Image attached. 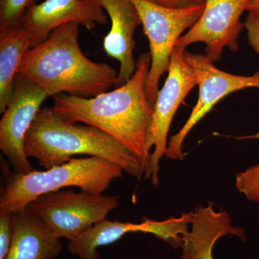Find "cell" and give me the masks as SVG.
<instances>
[{"instance_id": "6da1fadb", "label": "cell", "mask_w": 259, "mask_h": 259, "mask_svg": "<svg viewBox=\"0 0 259 259\" xmlns=\"http://www.w3.org/2000/svg\"><path fill=\"white\" fill-rule=\"evenodd\" d=\"M151 56L145 52L136 61L131 79L111 92L93 97L61 93L53 97L52 111L69 123L96 127L120 143L141 161L146 179L151 178V151L146 134L153 113L146 93Z\"/></svg>"}, {"instance_id": "7a4b0ae2", "label": "cell", "mask_w": 259, "mask_h": 259, "mask_svg": "<svg viewBox=\"0 0 259 259\" xmlns=\"http://www.w3.org/2000/svg\"><path fill=\"white\" fill-rule=\"evenodd\" d=\"M80 25L65 23L45 40L28 49L19 64L17 74L27 78L47 92L49 97L59 94L93 97L117 86L114 68L95 62L81 50Z\"/></svg>"}, {"instance_id": "3957f363", "label": "cell", "mask_w": 259, "mask_h": 259, "mask_svg": "<svg viewBox=\"0 0 259 259\" xmlns=\"http://www.w3.org/2000/svg\"><path fill=\"white\" fill-rule=\"evenodd\" d=\"M24 151L46 170L76 155H88L116 163L130 176L145 175L137 156L110 135L94 126L66 122L48 107L37 112L25 136Z\"/></svg>"}, {"instance_id": "277c9868", "label": "cell", "mask_w": 259, "mask_h": 259, "mask_svg": "<svg viewBox=\"0 0 259 259\" xmlns=\"http://www.w3.org/2000/svg\"><path fill=\"white\" fill-rule=\"evenodd\" d=\"M5 186L0 195V210L10 214L28 207L42 194L76 187L83 192L103 194L112 181L120 178L123 170L105 158L90 156L72 158L69 161L45 170L28 174L10 171L3 166Z\"/></svg>"}, {"instance_id": "5b68a950", "label": "cell", "mask_w": 259, "mask_h": 259, "mask_svg": "<svg viewBox=\"0 0 259 259\" xmlns=\"http://www.w3.org/2000/svg\"><path fill=\"white\" fill-rule=\"evenodd\" d=\"M120 204L118 196L62 190L44 194L28 208L59 238L72 241L90 227L107 219Z\"/></svg>"}, {"instance_id": "8992f818", "label": "cell", "mask_w": 259, "mask_h": 259, "mask_svg": "<svg viewBox=\"0 0 259 259\" xmlns=\"http://www.w3.org/2000/svg\"><path fill=\"white\" fill-rule=\"evenodd\" d=\"M136 6L149 41L151 67L146 93L154 107L162 75L168 71L170 58L182 32L197 23L203 13L204 4L183 8H169L148 0H131Z\"/></svg>"}, {"instance_id": "52a82bcc", "label": "cell", "mask_w": 259, "mask_h": 259, "mask_svg": "<svg viewBox=\"0 0 259 259\" xmlns=\"http://www.w3.org/2000/svg\"><path fill=\"white\" fill-rule=\"evenodd\" d=\"M183 55L197 76L199 97L188 120L168 141L166 156L171 159H184L186 153L183 151V144L187 135L222 99L244 89H259V71L251 76L232 74L218 69L214 62L203 54L185 50Z\"/></svg>"}, {"instance_id": "ba28073f", "label": "cell", "mask_w": 259, "mask_h": 259, "mask_svg": "<svg viewBox=\"0 0 259 259\" xmlns=\"http://www.w3.org/2000/svg\"><path fill=\"white\" fill-rule=\"evenodd\" d=\"M184 51L175 49L172 52L168 76L163 88L158 91L146 134L148 149L151 151L154 148L151 153L150 171V179L154 186L159 184V163L166 155L167 137L174 116L186 97L198 83L195 73L184 58Z\"/></svg>"}, {"instance_id": "9c48e42d", "label": "cell", "mask_w": 259, "mask_h": 259, "mask_svg": "<svg viewBox=\"0 0 259 259\" xmlns=\"http://www.w3.org/2000/svg\"><path fill=\"white\" fill-rule=\"evenodd\" d=\"M48 97L45 90L30 80L15 76L13 96L0 120V149L16 173L33 171L24 151L25 136Z\"/></svg>"}, {"instance_id": "30bf717a", "label": "cell", "mask_w": 259, "mask_h": 259, "mask_svg": "<svg viewBox=\"0 0 259 259\" xmlns=\"http://www.w3.org/2000/svg\"><path fill=\"white\" fill-rule=\"evenodd\" d=\"M250 0H205L203 13L189 31L177 40L175 49L186 50L191 44H206L205 55L214 62L222 58L223 49L238 50V37L245 28L241 15Z\"/></svg>"}, {"instance_id": "8fae6325", "label": "cell", "mask_w": 259, "mask_h": 259, "mask_svg": "<svg viewBox=\"0 0 259 259\" xmlns=\"http://www.w3.org/2000/svg\"><path fill=\"white\" fill-rule=\"evenodd\" d=\"M108 18L94 0H45L28 9L19 28L26 32L32 49L65 23H78L93 30L98 25L106 24Z\"/></svg>"}, {"instance_id": "7c38bea8", "label": "cell", "mask_w": 259, "mask_h": 259, "mask_svg": "<svg viewBox=\"0 0 259 259\" xmlns=\"http://www.w3.org/2000/svg\"><path fill=\"white\" fill-rule=\"evenodd\" d=\"M110 19L111 28L104 38L107 55L120 63L117 87L127 82L136 69L134 34L141 25L139 13L131 0H94Z\"/></svg>"}, {"instance_id": "4fadbf2b", "label": "cell", "mask_w": 259, "mask_h": 259, "mask_svg": "<svg viewBox=\"0 0 259 259\" xmlns=\"http://www.w3.org/2000/svg\"><path fill=\"white\" fill-rule=\"evenodd\" d=\"M232 235L245 241L244 230L232 224L228 212H216L212 202L193 212L191 229L184 236L179 259H214L213 248L218 240Z\"/></svg>"}, {"instance_id": "5bb4252c", "label": "cell", "mask_w": 259, "mask_h": 259, "mask_svg": "<svg viewBox=\"0 0 259 259\" xmlns=\"http://www.w3.org/2000/svg\"><path fill=\"white\" fill-rule=\"evenodd\" d=\"M13 242L5 259H56L60 255V238L28 207L13 214Z\"/></svg>"}, {"instance_id": "9a60e30c", "label": "cell", "mask_w": 259, "mask_h": 259, "mask_svg": "<svg viewBox=\"0 0 259 259\" xmlns=\"http://www.w3.org/2000/svg\"><path fill=\"white\" fill-rule=\"evenodd\" d=\"M149 225L147 221L141 223H122L105 220L90 227L77 238L70 241L68 250L79 259H102L99 247L115 243L127 233H147Z\"/></svg>"}, {"instance_id": "2e32d148", "label": "cell", "mask_w": 259, "mask_h": 259, "mask_svg": "<svg viewBox=\"0 0 259 259\" xmlns=\"http://www.w3.org/2000/svg\"><path fill=\"white\" fill-rule=\"evenodd\" d=\"M28 49V35L21 28L0 36V113L11 100L19 64Z\"/></svg>"}, {"instance_id": "e0dca14e", "label": "cell", "mask_w": 259, "mask_h": 259, "mask_svg": "<svg viewBox=\"0 0 259 259\" xmlns=\"http://www.w3.org/2000/svg\"><path fill=\"white\" fill-rule=\"evenodd\" d=\"M36 0H0V36L20 26L26 12Z\"/></svg>"}, {"instance_id": "ac0fdd59", "label": "cell", "mask_w": 259, "mask_h": 259, "mask_svg": "<svg viewBox=\"0 0 259 259\" xmlns=\"http://www.w3.org/2000/svg\"><path fill=\"white\" fill-rule=\"evenodd\" d=\"M236 139L259 140V132L252 136H239ZM236 187L248 200L259 202V164L250 166L244 171L237 174Z\"/></svg>"}, {"instance_id": "d6986e66", "label": "cell", "mask_w": 259, "mask_h": 259, "mask_svg": "<svg viewBox=\"0 0 259 259\" xmlns=\"http://www.w3.org/2000/svg\"><path fill=\"white\" fill-rule=\"evenodd\" d=\"M13 238V214L0 210V259L6 258Z\"/></svg>"}, {"instance_id": "ffe728a7", "label": "cell", "mask_w": 259, "mask_h": 259, "mask_svg": "<svg viewBox=\"0 0 259 259\" xmlns=\"http://www.w3.org/2000/svg\"><path fill=\"white\" fill-rule=\"evenodd\" d=\"M244 24L250 47L259 55V18L248 13Z\"/></svg>"}, {"instance_id": "44dd1931", "label": "cell", "mask_w": 259, "mask_h": 259, "mask_svg": "<svg viewBox=\"0 0 259 259\" xmlns=\"http://www.w3.org/2000/svg\"><path fill=\"white\" fill-rule=\"evenodd\" d=\"M158 5L169 8H183L204 4L205 0H148Z\"/></svg>"}, {"instance_id": "7402d4cb", "label": "cell", "mask_w": 259, "mask_h": 259, "mask_svg": "<svg viewBox=\"0 0 259 259\" xmlns=\"http://www.w3.org/2000/svg\"><path fill=\"white\" fill-rule=\"evenodd\" d=\"M246 11H248L249 14L259 18V0H250Z\"/></svg>"}]
</instances>
